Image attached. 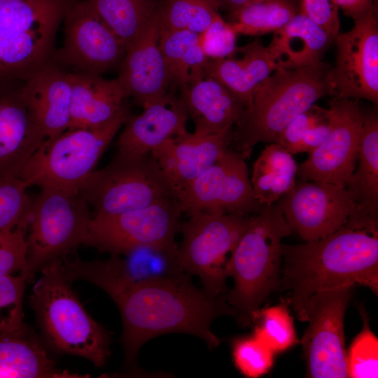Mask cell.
Returning a JSON list of instances; mask_svg holds the SVG:
<instances>
[{"label": "cell", "mask_w": 378, "mask_h": 378, "mask_svg": "<svg viewBox=\"0 0 378 378\" xmlns=\"http://www.w3.org/2000/svg\"><path fill=\"white\" fill-rule=\"evenodd\" d=\"M299 0H257L230 13L237 34L260 36L275 32L298 12Z\"/></svg>", "instance_id": "obj_31"}, {"label": "cell", "mask_w": 378, "mask_h": 378, "mask_svg": "<svg viewBox=\"0 0 378 378\" xmlns=\"http://www.w3.org/2000/svg\"><path fill=\"white\" fill-rule=\"evenodd\" d=\"M257 0H218L219 8H222L232 13L246 5Z\"/></svg>", "instance_id": "obj_45"}, {"label": "cell", "mask_w": 378, "mask_h": 378, "mask_svg": "<svg viewBox=\"0 0 378 378\" xmlns=\"http://www.w3.org/2000/svg\"><path fill=\"white\" fill-rule=\"evenodd\" d=\"M218 0H164L158 5L162 27L202 34L218 14Z\"/></svg>", "instance_id": "obj_33"}, {"label": "cell", "mask_w": 378, "mask_h": 378, "mask_svg": "<svg viewBox=\"0 0 378 378\" xmlns=\"http://www.w3.org/2000/svg\"><path fill=\"white\" fill-rule=\"evenodd\" d=\"M331 69L322 62L295 69L276 68L256 88L251 107L237 125L233 150L246 158L258 142L277 143L298 115L323 97L336 96Z\"/></svg>", "instance_id": "obj_3"}, {"label": "cell", "mask_w": 378, "mask_h": 378, "mask_svg": "<svg viewBox=\"0 0 378 378\" xmlns=\"http://www.w3.org/2000/svg\"><path fill=\"white\" fill-rule=\"evenodd\" d=\"M319 26L333 41L340 32L337 7L331 0H302L300 10Z\"/></svg>", "instance_id": "obj_43"}, {"label": "cell", "mask_w": 378, "mask_h": 378, "mask_svg": "<svg viewBox=\"0 0 378 378\" xmlns=\"http://www.w3.org/2000/svg\"><path fill=\"white\" fill-rule=\"evenodd\" d=\"M328 120V109L314 104L287 125L277 143L289 152L306 132Z\"/></svg>", "instance_id": "obj_42"}, {"label": "cell", "mask_w": 378, "mask_h": 378, "mask_svg": "<svg viewBox=\"0 0 378 378\" xmlns=\"http://www.w3.org/2000/svg\"><path fill=\"white\" fill-rule=\"evenodd\" d=\"M332 42L319 26L300 11L274 32L266 49L276 68L295 69L321 62Z\"/></svg>", "instance_id": "obj_25"}, {"label": "cell", "mask_w": 378, "mask_h": 378, "mask_svg": "<svg viewBox=\"0 0 378 378\" xmlns=\"http://www.w3.org/2000/svg\"><path fill=\"white\" fill-rule=\"evenodd\" d=\"M178 246H139L120 255H111L117 272L132 283H144L181 276L183 270L177 258Z\"/></svg>", "instance_id": "obj_30"}, {"label": "cell", "mask_w": 378, "mask_h": 378, "mask_svg": "<svg viewBox=\"0 0 378 378\" xmlns=\"http://www.w3.org/2000/svg\"><path fill=\"white\" fill-rule=\"evenodd\" d=\"M377 10L354 20L348 31L339 32L335 64L330 77L336 96L378 103Z\"/></svg>", "instance_id": "obj_15"}, {"label": "cell", "mask_w": 378, "mask_h": 378, "mask_svg": "<svg viewBox=\"0 0 378 378\" xmlns=\"http://www.w3.org/2000/svg\"><path fill=\"white\" fill-rule=\"evenodd\" d=\"M88 280L105 291L118 306L122 321L120 338L125 363L132 364L149 340L170 332L197 336L211 348L220 339L211 323L237 312L223 296L214 297L195 286L188 276L132 283L106 265L92 270Z\"/></svg>", "instance_id": "obj_1"}, {"label": "cell", "mask_w": 378, "mask_h": 378, "mask_svg": "<svg viewBox=\"0 0 378 378\" xmlns=\"http://www.w3.org/2000/svg\"><path fill=\"white\" fill-rule=\"evenodd\" d=\"M63 46L53 60L78 72L101 74L121 64L125 46L88 0H77L64 20Z\"/></svg>", "instance_id": "obj_14"}, {"label": "cell", "mask_w": 378, "mask_h": 378, "mask_svg": "<svg viewBox=\"0 0 378 378\" xmlns=\"http://www.w3.org/2000/svg\"><path fill=\"white\" fill-rule=\"evenodd\" d=\"M237 50L242 55L241 57L209 59L204 74L220 82L241 100L248 110L251 107L256 88L276 67L268 57L266 47L258 38L244 46L237 47Z\"/></svg>", "instance_id": "obj_26"}, {"label": "cell", "mask_w": 378, "mask_h": 378, "mask_svg": "<svg viewBox=\"0 0 378 378\" xmlns=\"http://www.w3.org/2000/svg\"><path fill=\"white\" fill-rule=\"evenodd\" d=\"M71 80L68 129L100 126L125 108L122 102L127 95L117 78L107 80L100 74L75 71L71 73Z\"/></svg>", "instance_id": "obj_24"}, {"label": "cell", "mask_w": 378, "mask_h": 378, "mask_svg": "<svg viewBox=\"0 0 378 378\" xmlns=\"http://www.w3.org/2000/svg\"><path fill=\"white\" fill-rule=\"evenodd\" d=\"M232 354L234 365L243 375L256 378L272 368L275 354L253 334L234 339Z\"/></svg>", "instance_id": "obj_35"}, {"label": "cell", "mask_w": 378, "mask_h": 378, "mask_svg": "<svg viewBox=\"0 0 378 378\" xmlns=\"http://www.w3.org/2000/svg\"><path fill=\"white\" fill-rule=\"evenodd\" d=\"M200 34L186 29H167L162 27L159 47L167 65L172 80L176 82L182 59L188 49L200 41Z\"/></svg>", "instance_id": "obj_39"}, {"label": "cell", "mask_w": 378, "mask_h": 378, "mask_svg": "<svg viewBox=\"0 0 378 378\" xmlns=\"http://www.w3.org/2000/svg\"><path fill=\"white\" fill-rule=\"evenodd\" d=\"M59 23H10L0 20V83L22 81L53 62Z\"/></svg>", "instance_id": "obj_19"}, {"label": "cell", "mask_w": 378, "mask_h": 378, "mask_svg": "<svg viewBox=\"0 0 378 378\" xmlns=\"http://www.w3.org/2000/svg\"><path fill=\"white\" fill-rule=\"evenodd\" d=\"M279 204L252 216L226 263L233 288L225 297L240 323H252L262 301L279 284L281 240L292 232Z\"/></svg>", "instance_id": "obj_5"}, {"label": "cell", "mask_w": 378, "mask_h": 378, "mask_svg": "<svg viewBox=\"0 0 378 378\" xmlns=\"http://www.w3.org/2000/svg\"><path fill=\"white\" fill-rule=\"evenodd\" d=\"M354 286L319 291L306 304L302 346L309 377H348L344 319Z\"/></svg>", "instance_id": "obj_10"}, {"label": "cell", "mask_w": 378, "mask_h": 378, "mask_svg": "<svg viewBox=\"0 0 378 378\" xmlns=\"http://www.w3.org/2000/svg\"><path fill=\"white\" fill-rule=\"evenodd\" d=\"M363 133L357 160L358 169L345 186L357 204L378 216V115L377 108L363 111Z\"/></svg>", "instance_id": "obj_29"}, {"label": "cell", "mask_w": 378, "mask_h": 378, "mask_svg": "<svg viewBox=\"0 0 378 378\" xmlns=\"http://www.w3.org/2000/svg\"><path fill=\"white\" fill-rule=\"evenodd\" d=\"M244 159L229 148L176 197L182 213L200 211L255 215L265 205L255 198Z\"/></svg>", "instance_id": "obj_12"}, {"label": "cell", "mask_w": 378, "mask_h": 378, "mask_svg": "<svg viewBox=\"0 0 378 378\" xmlns=\"http://www.w3.org/2000/svg\"><path fill=\"white\" fill-rule=\"evenodd\" d=\"M25 283L20 275L0 278V332L14 331L24 325L22 300Z\"/></svg>", "instance_id": "obj_38"}, {"label": "cell", "mask_w": 378, "mask_h": 378, "mask_svg": "<svg viewBox=\"0 0 378 378\" xmlns=\"http://www.w3.org/2000/svg\"><path fill=\"white\" fill-rule=\"evenodd\" d=\"M279 286L288 290L287 302L303 321L306 304L315 293L360 284L378 291V216L360 206L347 222L315 241L281 244Z\"/></svg>", "instance_id": "obj_2"}, {"label": "cell", "mask_w": 378, "mask_h": 378, "mask_svg": "<svg viewBox=\"0 0 378 378\" xmlns=\"http://www.w3.org/2000/svg\"><path fill=\"white\" fill-rule=\"evenodd\" d=\"M253 335L274 354L284 351L298 342L293 319L283 304L258 309L253 317Z\"/></svg>", "instance_id": "obj_34"}, {"label": "cell", "mask_w": 378, "mask_h": 378, "mask_svg": "<svg viewBox=\"0 0 378 378\" xmlns=\"http://www.w3.org/2000/svg\"><path fill=\"white\" fill-rule=\"evenodd\" d=\"M79 192L92 207V216L122 214L176 199L174 188L150 153L136 159L115 157L104 168L94 171Z\"/></svg>", "instance_id": "obj_8"}, {"label": "cell", "mask_w": 378, "mask_h": 378, "mask_svg": "<svg viewBox=\"0 0 378 378\" xmlns=\"http://www.w3.org/2000/svg\"><path fill=\"white\" fill-rule=\"evenodd\" d=\"M232 127L216 134L194 132L171 137L150 155L174 188L176 195L230 148Z\"/></svg>", "instance_id": "obj_18"}, {"label": "cell", "mask_w": 378, "mask_h": 378, "mask_svg": "<svg viewBox=\"0 0 378 378\" xmlns=\"http://www.w3.org/2000/svg\"><path fill=\"white\" fill-rule=\"evenodd\" d=\"M40 272L29 302L43 339L57 352L104 365L110 355V332L83 307L65 275L62 258L50 260Z\"/></svg>", "instance_id": "obj_4"}, {"label": "cell", "mask_w": 378, "mask_h": 378, "mask_svg": "<svg viewBox=\"0 0 378 378\" xmlns=\"http://www.w3.org/2000/svg\"><path fill=\"white\" fill-rule=\"evenodd\" d=\"M126 47L155 13L153 0H88Z\"/></svg>", "instance_id": "obj_32"}, {"label": "cell", "mask_w": 378, "mask_h": 378, "mask_svg": "<svg viewBox=\"0 0 378 378\" xmlns=\"http://www.w3.org/2000/svg\"><path fill=\"white\" fill-rule=\"evenodd\" d=\"M130 116L125 108L100 126L68 129L52 139H45L23 168L20 178L30 186L79 191Z\"/></svg>", "instance_id": "obj_7"}, {"label": "cell", "mask_w": 378, "mask_h": 378, "mask_svg": "<svg viewBox=\"0 0 378 378\" xmlns=\"http://www.w3.org/2000/svg\"><path fill=\"white\" fill-rule=\"evenodd\" d=\"M237 34L228 22L218 13L207 29L200 34V41L210 59L231 57L237 49Z\"/></svg>", "instance_id": "obj_40"}, {"label": "cell", "mask_w": 378, "mask_h": 378, "mask_svg": "<svg viewBox=\"0 0 378 378\" xmlns=\"http://www.w3.org/2000/svg\"><path fill=\"white\" fill-rule=\"evenodd\" d=\"M59 371L42 342L25 324L0 332V377H77Z\"/></svg>", "instance_id": "obj_27"}, {"label": "cell", "mask_w": 378, "mask_h": 378, "mask_svg": "<svg viewBox=\"0 0 378 378\" xmlns=\"http://www.w3.org/2000/svg\"><path fill=\"white\" fill-rule=\"evenodd\" d=\"M253 216L200 211L181 224L178 262L183 271L200 279L209 295L220 296L225 291L226 254L233 250Z\"/></svg>", "instance_id": "obj_9"}, {"label": "cell", "mask_w": 378, "mask_h": 378, "mask_svg": "<svg viewBox=\"0 0 378 378\" xmlns=\"http://www.w3.org/2000/svg\"><path fill=\"white\" fill-rule=\"evenodd\" d=\"M181 99L194 121L195 132L201 134L220 133L238 125L246 111L237 96L207 76L183 88Z\"/></svg>", "instance_id": "obj_23"}, {"label": "cell", "mask_w": 378, "mask_h": 378, "mask_svg": "<svg viewBox=\"0 0 378 378\" xmlns=\"http://www.w3.org/2000/svg\"><path fill=\"white\" fill-rule=\"evenodd\" d=\"M29 186L21 178H0V232L14 230L25 216L31 203Z\"/></svg>", "instance_id": "obj_37"}, {"label": "cell", "mask_w": 378, "mask_h": 378, "mask_svg": "<svg viewBox=\"0 0 378 378\" xmlns=\"http://www.w3.org/2000/svg\"><path fill=\"white\" fill-rule=\"evenodd\" d=\"M329 134L298 165L303 181L345 186L354 172L363 133V110L358 99L335 96L329 102Z\"/></svg>", "instance_id": "obj_13"}, {"label": "cell", "mask_w": 378, "mask_h": 378, "mask_svg": "<svg viewBox=\"0 0 378 378\" xmlns=\"http://www.w3.org/2000/svg\"><path fill=\"white\" fill-rule=\"evenodd\" d=\"M24 232L18 226L13 231L0 232V278L24 267L27 254Z\"/></svg>", "instance_id": "obj_41"}, {"label": "cell", "mask_w": 378, "mask_h": 378, "mask_svg": "<svg viewBox=\"0 0 378 378\" xmlns=\"http://www.w3.org/2000/svg\"><path fill=\"white\" fill-rule=\"evenodd\" d=\"M89 207L79 191L41 188L24 218L29 234L26 265L20 275L26 282L50 260L85 244L92 218Z\"/></svg>", "instance_id": "obj_6"}, {"label": "cell", "mask_w": 378, "mask_h": 378, "mask_svg": "<svg viewBox=\"0 0 378 378\" xmlns=\"http://www.w3.org/2000/svg\"><path fill=\"white\" fill-rule=\"evenodd\" d=\"M354 20L377 9L375 0H331Z\"/></svg>", "instance_id": "obj_44"}, {"label": "cell", "mask_w": 378, "mask_h": 378, "mask_svg": "<svg viewBox=\"0 0 378 378\" xmlns=\"http://www.w3.org/2000/svg\"><path fill=\"white\" fill-rule=\"evenodd\" d=\"M363 328L346 350L348 377L368 378L378 375V340L361 313Z\"/></svg>", "instance_id": "obj_36"}, {"label": "cell", "mask_w": 378, "mask_h": 378, "mask_svg": "<svg viewBox=\"0 0 378 378\" xmlns=\"http://www.w3.org/2000/svg\"><path fill=\"white\" fill-rule=\"evenodd\" d=\"M277 203L290 226L304 241L321 239L345 224L358 207L345 186L302 181Z\"/></svg>", "instance_id": "obj_16"}, {"label": "cell", "mask_w": 378, "mask_h": 378, "mask_svg": "<svg viewBox=\"0 0 378 378\" xmlns=\"http://www.w3.org/2000/svg\"><path fill=\"white\" fill-rule=\"evenodd\" d=\"M130 116L117 141L115 157L136 159L146 156L169 138L188 133V113L181 99L167 94Z\"/></svg>", "instance_id": "obj_20"}, {"label": "cell", "mask_w": 378, "mask_h": 378, "mask_svg": "<svg viewBox=\"0 0 378 378\" xmlns=\"http://www.w3.org/2000/svg\"><path fill=\"white\" fill-rule=\"evenodd\" d=\"M162 23L158 8L136 36L128 44L117 79L127 97L143 107L167 93L171 76L159 47Z\"/></svg>", "instance_id": "obj_17"}, {"label": "cell", "mask_w": 378, "mask_h": 378, "mask_svg": "<svg viewBox=\"0 0 378 378\" xmlns=\"http://www.w3.org/2000/svg\"><path fill=\"white\" fill-rule=\"evenodd\" d=\"M20 93L46 139H52L68 129L71 73L52 62L22 80Z\"/></svg>", "instance_id": "obj_22"}, {"label": "cell", "mask_w": 378, "mask_h": 378, "mask_svg": "<svg viewBox=\"0 0 378 378\" xmlns=\"http://www.w3.org/2000/svg\"><path fill=\"white\" fill-rule=\"evenodd\" d=\"M297 173L292 154L279 143H270L253 164L251 183L255 198L265 206L275 204L294 188Z\"/></svg>", "instance_id": "obj_28"}, {"label": "cell", "mask_w": 378, "mask_h": 378, "mask_svg": "<svg viewBox=\"0 0 378 378\" xmlns=\"http://www.w3.org/2000/svg\"><path fill=\"white\" fill-rule=\"evenodd\" d=\"M46 137L18 88H0V178H20Z\"/></svg>", "instance_id": "obj_21"}, {"label": "cell", "mask_w": 378, "mask_h": 378, "mask_svg": "<svg viewBox=\"0 0 378 378\" xmlns=\"http://www.w3.org/2000/svg\"><path fill=\"white\" fill-rule=\"evenodd\" d=\"M181 214L176 200L170 198L122 214L92 216L85 245L111 255L139 246H174Z\"/></svg>", "instance_id": "obj_11"}, {"label": "cell", "mask_w": 378, "mask_h": 378, "mask_svg": "<svg viewBox=\"0 0 378 378\" xmlns=\"http://www.w3.org/2000/svg\"><path fill=\"white\" fill-rule=\"evenodd\" d=\"M22 1V0H0V6L15 2V1Z\"/></svg>", "instance_id": "obj_46"}]
</instances>
